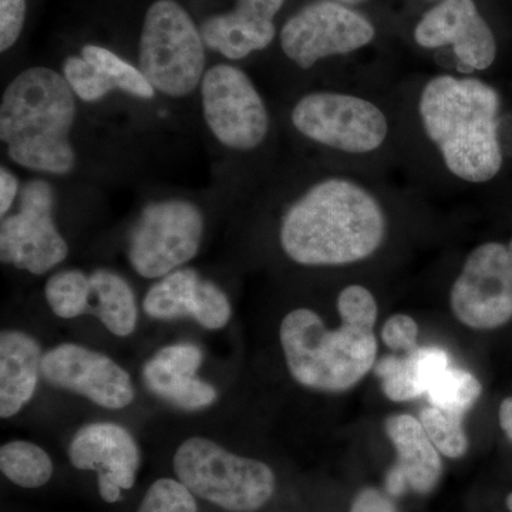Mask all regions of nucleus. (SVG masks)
<instances>
[{
	"label": "nucleus",
	"instance_id": "f257e3e1",
	"mask_svg": "<svg viewBox=\"0 0 512 512\" xmlns=\"http://www.w3.org/2000/svg\"><path fill=\"white\" fill-rule=\"evenodd\" d=\"M387 218L367 188L330 177L308 188L282 218L279 241L298 265L323 268L365 261L382 247Z\"/></svg>",
	"mask_w": 512,
	"mask_h": 512
},
{
	"label": "nucleus",
	"instance_id": "f03ea898",
	"mask_svg": "<svg viewBox=\"0 0 512 512\" xmlns=\"http://www.w3.org/2000/svg\"><path fill=\"white\" fill-rule=\"evenodd\" d=\"M339 329L326 328L312 309L289 312L279 328L286 366L293 379L316 392L342 393L355 387L376 365L377 302L362 285L339 293Z\"/></svg>",
	"mask_w": 512,
	"mask_h": 512
},
{
	"label": "nucleus",
	"instance_id": "7ed1b4c3",
	"mask_svg": "<svg viewBox=\"0 0 512 512\" xmlns=\"http://www.w3.org/2000/svg\"><path fill=\"white\" fill-rule=\"evenodd\" d=\"M419 114L427 137L454 177L481 184L500 173V96L490 84L440 74L423 87Z\"/></svg>",
	"mask_w": 512,
	"mask_h": 512
},
{
	"label": "nucleus",
	"instance_id": "20e7f679",
	"mask_svg": "<svg viewBox=\"0 0 512 512\" xmlns=\"http://www.w3.org/2000/svg\"><path fill=\"white\" fill-rule=\"evenodd\" d=\"M76 117L77 97L63 74L50 67H29L3 92L0 140L19 167L67 175L76 167L70 141Z\"/></svg>",
	"mask_w": 512,
	"mask_h": 512
},
{
	"label": "nucleus",
	"instance_id": "39448f33",
	"mask_svg": "<svg viewBox=\"0 0 512 512\" xmlns=\"http://www.w3.org/2000/svg\"><path fill=\"white\" fill-rule=\"evenodd\" d=\"M174 471L192 494L232 512L261 510L275 491L268 464L229 453L214 440L191 437L174 454Z\"/></svg>",
	"mask_w": 512,
	"mask_h": 512
},
{
	"label": "nucleus",
	"instance_id": "423d86ee",
	"mask_svg": "<svg viewBox=\"0 0 512 512\" xmlns=\"http://www.w3.org/2000/svg\"><path fill=\"white\" fill-rule=\"evenodd\" d=\"M201 30L175 0L148 8L138 43V69L157 93L183 99L201 86L207 56Z\"/></svg>",
	"mask_w": 512,
	"mask_h": 512
},
{
	"label": "nucleus",
	"instance_id": "0eeeda50",
	"mask_svg": "<svg viewBox=\"0 0 512 512\" xmlns=\"http://www.w3.org/2000/svg\"><path fill=\"white\" fill-rule=\"evenodd\" d=\"M204 229V214L194 202H150L128 234V264L143 278H163L197 256Z\"/></svg>",
	"mask_w": 512,
	"mask_h": 512
},
{
	"label": "nucleus",
	"instance_id": "6e6552de",
	"mask_svg": "<svg viewBox=\"0 0 512 512\" xmlns=\"http://www.w3.org/2000/svg\"><path fill=\"white\" fill-rule=\"evenodd\" d=\"M291 119L303 137L348 154L373 153L389 134L383 110L353 94H306L293 107Z\"/></svg>",
	"mask_w": 512,
	"mask_h": 512
},
{
	"label": "nucleus",
	"instance_id": "1a4fd4ad",
	"mask_svg": "<svg viewBox=\"0 0 512 512\" xmlns=\"http://www.w3.org/2000/svg\"><path fill=\"white\" fill-rule=\"evenodd\" d=\"M205 124L218 143L234 151L256 150L271 127L269 111L251 77L232 64H215L200 86Z\"/></svg>",
	"mask_w": 512,
	"mask_h": 512
},
{
	"label": "nucleus",
	"instance_id": "9d476101",
	"mask_svg": "<svg viewBox=\"0 0 512 512\" xmlns=\"http://www.w3.org/2000/svg\"><path fill=\"white\" fill-rule=\"evenodd\" d=\"M55 191L42 178L23 185L19 210L2 218L0 261L32 275H43L66 261L69 245L53 217Z\"/></svg>",
	"mask_w": 512,
	"mask_h": 512
},
{
	"label": "nucleus",
	"instance_id": "9b49d317",
	"mask_svg": "<svg viewBox=\"0 0 512 512\" xmlns=\"http://www.w3.org/2000/svg\"><path fill=\"white\" fill-rule=\"evenodd\" d=\"M45 296L47 305L59 318L94 315L119 338H127L137 328L133 288L111 269H96L90 275L80 269H63L47 279Z\"/></svg>",
	"mask_w": 512,
	"mask_h": 512
},
{
	"label": "nucleus",
	"instance_id": "f8f14e48",
	"mask_svg": "<svg viewBox=\"0 0 512 512\" xmlns=\"http://www.w3.org/2000/svg\"><path fill=\"white\" fill-rule=\"evenodd\" d=\"M454 316L471 329L500 328L512 318V239L487 242L467 256L450 292Z\"/></svg>",
	"mask_w": 512,
	"mask_h": 512
},
{
	"label": "nucleus",
	"instance_id": "ddd939ff",
	"mask_svg": "<svg viewBox=\"0 0 512 512\" xmlns=\"http://www.w3.org/2000/svg\"><path fill=\"white\" fill-rule=\"evenodd\" d=\"M373 39L375 28L365 16L333 0L305 6L281 30L282 50L303 70L328 57L356 52Z\"/></svg>",
	"mask_w": 512,
	"mask_h": 512
},
{
	"label": "nucleus",
	"instance_id": "4468645a",
	"mask_svg": "<svg viewBox=\"0 0 512 512\" xmlns=\"http://www.w3.org/2000/svg\"><path fill=\"white\" fill-rule=\"evenodd\" d=\"M42 377L57 389L80 394L103 409H126L136 396L127 370L104 353L76 343L47 350Z\"/></svg>",
	"mask_w": 512,
	"mask_h": 512
},
{
	"label": "nucleus",
	"instance_id": "2eb2a0df",
	"mask_svg": "<svg viewBox=\"0 0 512 512\" xmlns=\"http://www.w3.org/2000/svg\"><path fill=\"white\" fill-rule=\"evenodd\" d=\"M69 458L77 470L96 471L101 498L110 504L119 501L121 490L134 487L141 463L133 434L111 421H96L77 430Z\"/></svg>",
	"mask_w": 512,
	"mask_h": 512
},
{
	"label": "nucleus",
	"instance_id": "dca6fc26",
	"mask_svg": "<svg viewBox=\"0 0 512 512\" xmlns=\"http://www.w3.org/2000/svg\"><path fill=\"white\" fill-rule=\"evenodd\" d=\"M424 49L453 46L458 62L471 70H485L494 63L497 43L473 0H441L414 30Z\"/></svg>",
	"mask_w": 512,
	"mask_h": 512
},
{
	"label": "nucleus",
	"instance_id": "f3484780",
	"mask_svg": "<svg viewBox=\"0 0 512 512\" xmlns=\"http://www.w3.org/2000/svg\"><path fill=\"white\" fill-rule=\"evenodd\" d=\"M143 309L151 319L190 318L207 330L225 328L232 316L231 302L220 286L187 266L157 279L146 293Z\"/></svg>",
	"mask_w": 512,
	"mask_h": 512
},
{
	"label": "nucleus",
	"instance_id": "a211bd4d",
	"mask_svg": "<svg viewBox=\"0 0 512 512\" xmlns=\"http://www.w3.org/2000/svg\"><path fill=\"white\" fill-rule=\"evenodd\" d=\"M204 353L195 343L164 346L144 363L141 379L158 399L185 412L207 409L218 399L212 384L197 376Z\"/></svg>",
	"mask_w": 512,
	"mask_h": 512
},
{
	"label": "nucleus",
	"instance_id": "6ab92c4d",
	"mask_svg": "<svg viewBox=\"0 0 512 512\" xmlns=\"http://www.w3.org/2000/svg\"><path fill=\"white\" fill-rule=\"evenodd\" d=\"M285 0H237L235 9L202 23L205 46L229 60L245 59L272 45L274 19Z\"/></svg>",
	"mask_w": 512,
	"mask_h": 512
},
{
	"label": "nucleus",
	"instance_id": "aec40b11",
	"mask_svg": "<svg viewBox=\"0 0 512 512\" xmlns=\"http://www.w3.org/2000/svg\"><path fill=\"white\" fill-rule=\"evenodd\" d=\"M384 427L397 451L396 464L387 474V491L392 495H402L407 490L419 494L433 491L443 464L420 420L410 414H397L389 417Z\"/></svg>",
	"mask_w": 512,
	"mask_h": 512
},
{
	"label": "nucleus",
	"instance_id": "412c9836",
	"mask_svg": "<svg viewBox=\"0 0 512 512\" xmlns=\"http://www.w3.org/2000/svg\"><path fill=\"white\" fill-rule=\"evenodd\" d=\"M42 346L23 330L0 333V417L10 419L35 396L42 376Z\"/></svg>",
	"mask_w": 512,
	"mask_h": 512
},
{
	"label": "nucleus",
	"instance_id": "4be33fe9",
	"mask_svg": "<svg viewBox=\"0 0 512 512\" xmlns=\"http://www.w3.org/2000/svg\"><path fill=\"white\" fill-rule=\"evenodd\" d=\"M447 367H450V357L446 350L426 346L404 357H383L373 370L382 382L383 393L392 402L402 403L426 394L434 379Z\"/></svg>",
	"mask_w": 512,
	"mask_h": 512
},
{
	"label": "nucleus",
	"instance_id": "5701e85b",
	"mask_svg": "<svg viewBox=\"0 0 512 512\" xmlns=\"http://www.w3.org/2000/svg\"><path fill=\"white\" fill-rule=\"evenodd\" d=\"M0 470L19 487L40 488L53 476V461L32 441H9L0 448Z\"/></svg>",
	"mask_w": 512,
	"mask_h": 512
},
{
	"label": "nucleus",
	"instance_id": "b1692460",
	"mask_svg": "<svg viewBox=\"0 0 512 512\" xmlns=\"http://www.w3.org/2000/svg\"><path fill=\"white\" fill-rule=\"evenodd\" d=\"M80 55L94 64L111 92H123L141 100H151L156 96V90L138 66L128 63L113 50L90 43L82 47Z\"/></svg>",
	"mask_w": 512,
	"mask_h": 512
},
{
	"label": "nucleus",
	"instance_id": "393cba45",
	"mask_svg": "<svg viewBox=\"0 0 512 512\" xmlns=\"http://www.w3.org/2000/svg\"><path fill=\"white\" fill-rule=\"evenodd\" d=\"M483 387L476 376L463 369L447 367L431 383L427 397L431 406L466 414L480 399Z\"/></svg>",
	"mask_w": 512,
	"mask_h": 512
},
{
	"label": "nucleus",
	"instance_id": "a878e982",
	"mask_svg": "<svg viewBox=\"0 0 512 512\" xmlns=\"http://www.w3.org/2000/svg\"><path fill=\"white\" fill-rule=\"evenodd\" d=\"M463 417V414L434 406L421 410L420 423L423 424L431 443L443 456L460 458L467 453L468 440Z\"/></svg>",
	"mask_w": 512,
	"mask_h": 512
},
{
	"label": "nucleus",
	"instance_id": "bb28decb",
	"mask_svg": "<svg viewBox=\"0 0 512 512\" xmlns=\"http://www.w3.org/2000/svg\"><path fill=\"white\" fill-rule=\"evenodd\" d=\"M137 512H198L194 494L181 481L160 478L150 485Z\"/></svg>",
	"mask_w": 512,
	"mask_h": 512
},
{
	"label": "nucleus",
	"instance_id": "cd10ccee",
	"mask_svg": "<svg viewBox=\"0 0 512 512\" xmlns=\"http://www.w3.org/2000/svg\"><path fill=\"white\" fill-rule=\"evenodd\" d=\"M62 74L77 99L86 103H96L111 93L94 64L82 55L67 57L63 62Z\"/></svg>",
	"mask_w": 512,
	"mask_h": 512
},
{
	"label": "nucleus",
	"instance_id": "c85d7f7f",
	"mask_svg": "<svg viewBox=\"0 0 512 512\" xmlns=\"http://www.w3.org/2000/svg\"><path fill=\"white\" fill-rule=\"evenodd\" d=\"M382 339L387 348L394 352L410 353L419 348L417 339H419V326L416 320L409 315L390 316L386 320L382 329Z\"/></svg>",
	"mask_w": 512,
	"mask_h": 512
},
{
	"label": "nucleus",
	"instance_id": "c756f323",
	"mask_svg": "<svg viewBox=\"0 0 512 512\" xmlns=\"http://www.w3.org/2000/svg\"><path fill=\"white\" fill-rule=\"evenodd\" d=\"M26 0H0V52L15 46L25 26Z\"/></svg>",
	"mask_w": 512,
	"mask_h": 512
},
{
	"label": "nucleus",
	"instance_id": "7c9ffc66",
	"mask_svg": "<svg viewBox=\"0 0 512 512\" xmlns=\"http://www.w3.org/2000/svg\"><path fill=\"white\" fill-rule=\"evenodd\" d=\"M350 512H396V508L380 491L366 488L357 495Z\"/></svg>",
	"mask_w": 512,
	"mask_h": 512
},
{
	"label": "nucleus",
	"instance_id": "2f4dec72",
	"mask_svg": "<svg viewBox=\"0 0 512 512\" xmlns=\"http://www.w3.org/2000/svg\"><path fill=\"white\" fill-rule=\"evenodd\" d=\"M20 195L19 180L9 168H0V215L6 217Z\"/></svg>",
	"mask_w": 512,
	"mask_h": 512
},
{
	"label": "nucleus",
	"instance_id": "473e14b6",
	"mask_svg": "<svg viewBox=\"0 0 512 512\" xmlns=\"http://www.w3.org/2000/svg\"><path fill=\"white\" fill-rule=\"evenodd\" d=\"M498 416H500L501 429L505 431L508 439L512 441V397H508V399L501 403Z\"/></svg>",
	"mask_w": 512,
	"mask_h": 512
},
{
	"label": "nucleus",
	"instance_id": "72a5a7b5",
	"mask_svg": "<svg viewBox=\"0 0 512 512\" xmlns=\"http://www.w3.org/2000/svg\"><path fill=\"white\" fill-rule=\"evenodd\" d=\"M333 2L342 3V5L353 6L360 5V3L365 2V0H333Z\"/></svg>",
	"mask_w": 512,
	"mask_h": 512
},
{
	"label": "nucleus",
	"instance_id": "f704fd0d",
	"mask_svg": "<svg viewBox=\"0 0 512 512\" xmlns=\"http://www.w3.org/2000/svg\"><path fill=\"white\" fill-rule=\"evenodd\" d=\"M507 505H508V508H510V511L512 512V494L508 495Z\"/></svg>",
	"mask_w": 512,
	"mask_h": 512
}]
</instances>
